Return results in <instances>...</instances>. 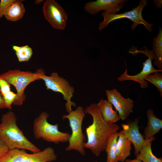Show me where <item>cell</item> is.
Listing matches in <instances>:
<instances>
[{
  "mask_svg": "<svg viewBox=\"0 0 162 162\" xmlns=\"http://www.w3.org/2000/svg\"><path fill=\"white\" fill-rule=\"evenodd\" d=\"M85 113L92 116L93 122L86 129L87 141L84 143V147L98 156L105 150L110 137L118 132L120 127L115 123H109L104 120L97 104L87 106Z\"/></svg>",
  "mask_w": 162,
  "mask_h": 162,
  "instance_id": "cell-1",
  "label": "cell"
},
{
  "mask_svg": "<svg viewBox=\"0 0 162 162\" xmlns=\"http://www.w3.org/2000/svg\"><path fill=\"white\" fill-rule=\"evenodd\" d=\"M0 123V139L9 150H27L33 153L40 150L29 141L17 125L14 113L9 111L3 114Z\"/></svg>",
  "mask_w": 162,
  "mask_h": 162,
  "instance_id": "cell-2",
  "label": "cell"
},
{
  "mask_svg": "<svg viewBox=\"0 0 162 162\" xmlns=\"http://www.w3.org/2000/svg\"><path fill=\"white\" fill-rule=\"evenodd\" d=\"M45 71L43 68L38 69L34 73L20 69L9 70L0 75V76L10 85H13L16 91V97L13 104L20 106L26 100L24 93L27 86L35 80H40V76Z\"/></svg>",
  "mask_w": 162,
  "mask_h": 162,
  "instance_id": "cell-3",
  "label": "cell"
},
{
  "mask_svg": "<svg viewBox=\"0 0 162 162\" xmlns=\"http://www.w3.org/2000/svg\"><path fill=\"white\" fill-rule=\"evenodd\" d=\"M49 116L48 112L43 111L34 119L33 131L35 138L56 144L68 142L71 134L59 131L58 124L49 123L47 121Z\"/></svg>",
  "mask_w": 162,
  "mask_h": 162,
  "instance_id": "cell-4",
  "label": "cell"
},
{
  "mask_svg": "<svg viewBox=\"0 0 162 162\" xmlns=\"http://www.w3.org/2000/svg\"><path fill=\"white\" fill-rule=\"evenodd\" d=\"M85 114L84 108L78 106L74 110L72 111L67 115H64L62 117L63 119H68L72 131L68 141L69 145L65 150L67 151L76 150L82 156L86 154L84 146L86 137L82 129V121Z\"/></svg>",
  "mask_w": 162,
  "mask_h": 162,
  "instance_id": "cell-5",
  "label": "cell"
},
{
  "mask_svg": "<svg viewBox=\"0 0 162 162\" xmlns=\"http://www.w3.org/2000/svg\"><path fill=\"white\" fill-rule=\"evenodd\" d=\"M148 4L146 0H141L138 5L134 8L132 10L126 11L120 14H111L103 11L102 14L104 18L102 22L100 23L98 29L100 31L106 28L109 24L114 21L123 18L130 20L133 22L131 26V28L132 30L135 29L139 24L143 25L145 28L150 32L152 31V26L153 24H150L145 20L142 16L143 9Z\"/></svg>",
  "mask_w": 162,
  "mask_h": 162,
  "instance_id": "cell-6",
  "label": "cell"
},
{
  "mask_svg": "<svg viewBox=\"0 0 162 162\" xmlns=\"http://www.w3.org/2000/svg\"><path fill=\"white\" fill-rule=\"evenodd\" d=\"M145 50L141 49L140 50H138L134 47H132L128 52L135 56L138 53H141L147 56L148 58L144 62L142 70L139 73L134 75H130L127 72V65L125 62L126 66L125 71L120 76L118 77V81H123L125 80H132L137 82L140 86L142 88H146L148 87V82L145 80V79L149 74L156 72H162V70L155 69L153 66L152 60L155 59V55L153 50H148L147 47L144 46Z\"/></svg>",
  "mask_w": 162,
  "mask_h": 162,
  "instance_id": "cell-7",
  "label": "cell"
},
{
  "mask_svg": "<svg viewBox=\"0 0 162 162\" xmlns=\"http://www.w3.org/2000/svg\"><path fill=\"white\" fill-rule=\"evenodd\" d=\"M57 158L54 149L51 147L31 154L24 150L16 148L9 150L0 162H52Z\"/></svg>",
  "mask_w": 162,
  "mask_h": 162,
  "instance_id": "cell-8",
  "label": "cell"
},
{
  "mask_svg": "<svg viewBox=\"0 0 162 162\" xmlns=\"http://www.w3.org/2000/svg\"><path fill=\"white\" fill-rule=\"evenodd\" d=\"M45 73L41 74L40 78L44 81L46 89L62 94L64 100L66 101V110L69 113L73 110L72 106H76V104L71 100L74 93V88L67 80L59 76L57 73L54 72L50 76L46 75Z\"/></svg>",
  "mask_w": 162,
  "mask_h": 162,
  "instance_id": "cell-9",
  "label": "cell"
},
{
  "mask_svg": "<svg viewBox=\"0 0 162 162\" xmlns=\"http://www.w3.org/2000/svg\"><path fill=\"white\" fill-rule=\"evenodd\" d=\"M42 10L45 19L56 29L63 30L66 26L68 15L64 9L54 0L44 2Z\"/></svg>",
  "mask_w": 162,
  "mask_h": 162,
  "instance_id": "cell-10",
  "label": "cell"
},
{
  "mask_svg": "<svg viewBox=\"0 0 162 162\" xmlns=\"http://www.w3.org/2000/svg\"><path fill=\"white\" fill-rule=\"evenodd\" d=\"M105 93L107 101L115 107L120 119L126 120L130 114L133 112L134 101L129 98H126L124 97L115 88L106 90Z\"/></svg>",
  "mask_w": 162,
  "mask_h": 162,
  "instance_id": "cell-11",
  "label": "cell"
},
{
  "mask_svg": "<svg viewBox=\"0 0 162 162\" xmlns=\"http://www.w3.org/2000/svg\"><path fill=\"white\" fill-rule=\"evenodd\" d=\"M127 0H97L88 2L84 5V10L95 15L100 11L111 14H116L123 7Z\"/></svg>",
  "mask_w": 162,
  "mask_h": 162,
  "instance_id": "cell-12",
  "label": "cell"
},
{
  "mask_svg": "<svg viewBox=\"0 0 162 162\" xmlns=\"http://www.w3.org/2000/svg\"><path fill=\"white\" fill-rule=\"evenodd\" d=\"M140 118L139 117L136 118L133 121L128 120L125 124H122L123 129L121 130L122 132L134 145L136 157L139 154L146 141L139 130L138 123Z\"/></svg>",
  "mask_w": 162,
  "mask_h": 162,
  "instance_id": "cell-13",
  "label": "cell"
},
{
  "mask_svg": "<svg viewBox=\"0 0 162 162\" xmlns=\"http://www.w3.org/2000/svg\"><path fill=\"white\" fill-rule=\"evenodd\" d=\"M147 115L148 122L144 130V139L153 141L155 139L154 135L159 132L162 128V120L155 116L152 109L147 110Z\"/></svg>",
  "mask_w": 162,
  "mask_h": 162,
  "instance_id": "cell-14",
  "label": "cell"
},
{
  "mask_svg": "<svg viewBox=\"0 0 162 162\" xmlns=\"http://www.w3.org/2000/svg\"><path fill=\"white\" fill-rule=\"evenodd\" d=\"M131 144V141L121 130L118 132L116 148V153L118 161H124L130 155Z\"/></svg>",
  "mask_w": 162,
  "mask_h": 162,
  "instance_id": "cell-15",
  "label": "cell"
},
{
  "mask_svg": "<svg viewBox=\"0 0 162 162\" xmlns=\"http://www.w3.org/2000/svg\"><path fill=\"white\" fill-rule=\"evenodd\" d=\"M97 105L104 120L107 122L115 123L120 119L117 111L114 110L112 105L103 98Z\"/></svg>",
  "mask_w": 162,
  "mask_h": 162,
  "instance_id": "cell-16",
  "label": "cell"
},
{
  "mask_svg": "<svg viewBox=\"0 0 162 162\" xmlns=\"http://www.w3.org/2000/svg\"><path fill=\"white\" fill-rule=\"evenodd\" d=\"M22 2L23 0H15L8 6L4 15L7 20L16 21L22 18L25 12Z\"/></svg>",
  "mask_w": 162,
  "mask_h": 162,
  "instance_id": "cell-17",
  "label": "cell"
},
{
  "mask_svg": "<svg viewBox=\"0 0 162 162\" xmlns=\"http://www.w3.org/2000/svg\"><path fill=\"white\" fill-rule=\"evenodd\" d=\"M152 141L151 140H146L136 158L143 162H162V158H157L152 152Z\"/></svg>",
  "mask_w": 162,
  "mask_h": 162,
  "instance_id": "cell-18",
  "label": "cell"
},
{
  "mask_svg": "<svg viewBox=\"0 0 162 162\" xmlns=\"http://www.w3.org/2000/svg\"><path fill=\"white\" fill-rule=\"evenodd\" d=\"M153 39L152 48L155 55L154 64L159 70H162V30L160 27L158 33Z\"/></svg>",
  "mask_w": 162,
  "mask_h": 162,
  "instance_id": "cell-19",
  "label": "cell"
},
{
  "mask_svg": "<svg viewBox=\"0 0 162 162\" xmlns=\"http://www.w3.org/2000/svg\"><path fill=\"white\" fill-rule=\"evenodd\" d=\"M118 135V132H116L110 137L108 141L105 150L107 154L106 162H118L116 153Z\"/></svg>",
  "mask_w": 162,
  "mask_h": 162,
  "instance_id": "cell-20",
  "label": "cell"
},
{
  "mask_svg": "<svg viewBox=\"0 0 162 162\" xmlns=\"http://www.w3.org/2000/svg\"><path fill=\"white\" fill-rule=\"evenodd\" d=\"M12 48L20 62L28 61L33 54L32 48L28 45L22 46L13 45Z\"/></svg>",
  "mask_w": 162,
  "mask_h": 162,
  "instance_id": "cell-21",
  "label": "cell"
},
{
  "mask_svg": "<svg viewBox=\"0 0 162 162\" xmlns=\"http://www.w3.org/2000/svg\"><path fill=\"white\" fill-rule=\"evenodd\" d=\"M153 74L148 75L145 80L150 82L155 86L162 96V73L161 72H156Z\"/></svg>",
  "mask_w": 162,
  "mask_h": 162,
  "instance_id": "cell-22",
  "label": "cell"
},
{
  "mask_svg": "<svg viewBox=\"0 0 162 162\" xmlns=\"http://www.w3.org/2000/svg\"><path fill=\"white\" fill-rule=\"evenodd\" d=\"M4 100L6 108L12 109L11 105L16 98L17 94L11 91L2 95Z\"/></svg>",
  "mask_w": 162,
  "mask_h": 162,
  "instance_id": "cell-23",
  "label": "cell"
},
{
  "mask_svg": "<svg viewBox=\"0 0 162 162\" xmlns=\"http://www.w3.org/2000/svg\"><path fill=\"white\" fill-rule=\"evenodd\" d=\"M10 91V85L0 76V92L2 95Z\"/></svg>",
  "mask_w": 162,
  "mask_h": 162,
  "instance_id": "cell-24",
  "label": "cell"
},
{
  "mask_svg": "<svg viewBox=\"0 0 162 162\" xmlns=\"http://www.w3.org/2000/svg\"><path fill=\"white\" fill-rule=\"evenodd\" d=\"M15 0H1L0 2V18L4 16V13L8 6Z\"/></svg>",
  "mask_w": 162,
  "mask_h": 162,
  "instance_id": "cell-25",
  "label": "cell"
},
{
  "mask_svg": "<svg viewBox=\"0 0 162 162\" xmlns=\"http://www.w3.org/2000/svg\"><path fill=\"white\" fill-rule=\"evenodd\" d=\"M9 150L4 143L0 139V160L6 155Z\"/></svg>",
  "mask_w": 162,
  "mask_h": 162,
  "instance_id": "cell-26",
  "label": "cell"
},
{
  "mask_svg": "<svg viewBox=\"0 0 162 162\" xmlns=\"http://www.w3.org/2000/svg\"><path fill=\"white\" fill-rule=\"evenodd\" d=\"M6 108L5 104L2 95L0 92V109Z\"/></svg>",
  "mask_w": 162,
  "mask_h": 162,
  "instance_id": "cell-27",
  "label": "cell"
},
{
  "mask_svg": "<svg viewBox=\"0 0 162 162\" xmlns=\"http://www.w3.org/2000/svg\"><path fill=\"white\" fill-rule=\"evenodd\" d=\"M122 162H143L142 161L136 158L133 159H127Z\"/></svg>",
  "mask_w": 162,
  "mask_h": 162,
  "instance_id": "cell-28",
  "label": "cell"
},
{
  "mask_svg": "<svg viewBox=\"0 0 162 162\" xmlns=\"http://www.w3.org/2000/svg\"><path fill=\"white\" fill-rule=\"evenodd\" d=\"M43 0H36L34 2V3L36 4H38L43 2Z\"/></svg>",
  "mask_w": 162,
  "mask_h": 162,
  "instance_id": "cell-29",
  "label": "cell"
},
{
  "mask_svg": "<svg viewBox=\"0 0 162 162\" xmlns=\"http://www.w3.org/2000/svg\"><path fill=\"white\" fill-rule=\"evenodd\" d=\"M94 162H98V161H94Z\"/></svg>",
  "mask_w": 162,
  "mask_h": 162,
  "instance_id": "cell-30",
  "label": "cell"
}]
</instances>
